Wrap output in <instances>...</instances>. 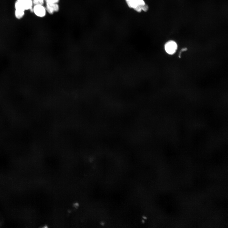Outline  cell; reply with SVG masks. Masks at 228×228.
I'll return each mask as SVG.
<instances>
[{"instance_id":"obj_1","label":"cell","mask_w":228,"mask_h":228,"mask_svg":"<svg viewBox=\"0 0 228 228\" xmlns=\"http://www.w3.org/2000/svg\"><path fill=\"white\" fill-rule=\"evenodd\" d=\"M128 6L136 12L140 13L142 11L147 12L149 9L148 6L144 0H125Z\"/></svg>"},{"instance_id":"obj_2","label":"cell","mask_w":228,"mask_h":228,"mask_svg":"<svg viewBox=\"0 0 228 228\" xmlns=\"http://www.w3.org/2000/svg\"><path fill=\"white\" fill-rule=\"evenodd\" d=\"M177 45L176 43L173 41H170L166 43L165 48L166 52L169 54L173 55L176 52Z\"/></svg>"},{"instance_id":"obj_3","label":"cell","mask_w":228,"mask_h":228,"mask_svg":"<svg viewBox=\"0 0 228 228\" xmlns=\"http://www.w3.org/2000/svg\"><path fill=\"white\" fill-rule=\"evenodd\" d=\"M33 10L35 15L38 17L43 18L46 15V10L43 5H35Z\"/></svg>"},{"instance_id":"obj_4","label":"cell","mask_w":228,"mask_h":228,"mask_svg":"<svg viewBox=\"0 0 228 228\" xmlns=\"http://www.w3.org/2000/svg\"><path fill=\"white\" fill-rule=\"evenodd\" d=\"M46 9L49 13L52 14L58 11L59 7L58 3H46Z\"/></svg>"},{"instance_id":"obj_5","label":"cell","mask_w":228,"mask_h":228,"mask_svg":"<svg viewBox=\"0 0 228 228\" xmlns=\"http://www.w3.org/2000/svg\"><path fill=\"white\" fill-rule=\"evenodd\" d=\"M23 6L25 11L32 9L33 0H17Z\"/></svg>"},{"instance_id":"obj_6","label":"cell","mask_w":228,"mask_h":228,"mask_svg":"<svg viewBox=\"0 0 228 228\" xmlns=\"http://www.w3.org/2000/svg\"><path fill=\"white\" fill-rule=\"evenodd\" d=\"M33 2L35 5H43L44 3V0H33Z\"/></svg>"},{"instance_id":"obj_7","label":"cell","mask_w":228,"mask_h":228,"mask_svg":"<svg viewBox=\"0 0 228 228\" xmlns=\"http://www.w3.org/2000/svg\"><path fill=\"white\" fill-rule=\"evenodd\" d=\"M46 3H58L60 0H45Z\"/></svg>"}]
</instances>
